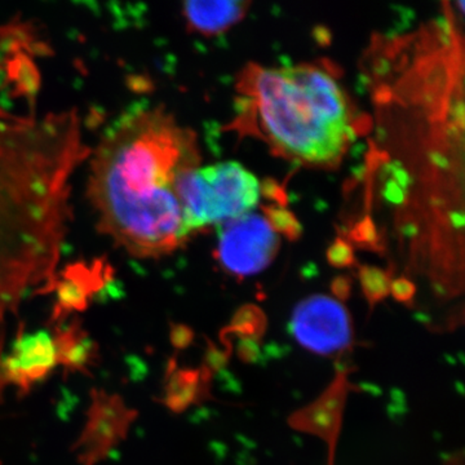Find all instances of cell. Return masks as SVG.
<instances>
[{"label": "cell", "mask_w": 465, "mask_h": 465, "mask_svg": "<svg viewBox=\"0 0 465 465\" xmlns=\"http://www.w3.org/2000/svg\"><path fill=\"white\" fill-rule=\"evenodd\" d=\"M90 154L74 110L0 108V316L56 280L73 176Z\"/></svg>", "instance_id": "1"}, {"label": "cell", "mask_w": 465, "mask_h": 465, "mask_svg": "<svg viewBox=\"0 0 465 465\" xmlns=\"http://www.w3.org/2000/svg\"><path fill=\"white\" fill-rule=\"evenodd\" d=\"M88 197L99 228L136 259H157L189 237L174 183L197 161L194 137L161 108L119 116L92 152Z\"/></svg>", "instance_id": "2"}, {"label": "cell", "mask_w": 465, "mask_h": 465, "mask_svg": "<svg viewBox=\"0 0 465 465\" xmlns=\"http://www.w3.org/2000/svg\"><path fill=\"white\" fill-rule=\"evenodd\" d=\"M246 84L262 133L283 155L331 164L344 154L354 134L351 109L329 72L308 64L256 67Z\"/></svg>", "instance_id": "3"}, {"label": "cell", "mask_w": 465, "mask_h": 465, "mask_svg": "<svg viewBox=\"0 0 465 465\" xmlns=\"http://www.w3.org/2000/svg\"><path fill=\"white\" fill-rule=\"evenodd\" d=\"M189 234L252 213L262 186L255 174L238 162H220L183 171L174 183Z\"/></svg>", "instance_id": "4"}, {"label": "cell", "mask_w": 465, "mask_h": 465, "mask_svg": "<svg viewBox=\"0 0 465 465\" xmlns=\"http://www.w3.org/2000/svg\"><path fill=\"white\" fill-rule=\"evenodd\" d=\"M217 259L225 271L237 277L264 271L280 249L273 226L255 213L226 220L217 225Z\"/></svg>", "instance_id": "5"}, {"label": "cell", "mask_w": 465, "mask_h": 465, "mask_svg": "<svg viewBox=\"0 0 465 465\" xmlns=\"http://www.w3.org/2000/svg\"><path fill=\"white\" fill-rule=\"evenodd\" d=\"M296 341L308 351L333 354L351 342V323L347 309L338 300L314 295L300 302L291 320Z\"/></svg>", "instance_id": "6"}, {"label": "cell", "mask_w": 465, "mask_h": 465, "mask_svg": "<svg viewBox=\"0 0 465 465\" xmlns=\"http://www.w3.org/2000/svg\"><path fill=\"white\" fill-rule=\"evenodd\" d=\"M58 365L56 344L51 333L18 335L7 356L0 361V381L27 391Z\"/></svg>", "instance_id": "7"}, {"label": "cell", "mask_w": 465, "mask_h": 465, "mask_svg": "<svg viewBox=\"0 0 465 465\" xmlns=\"http://www.w3.org/2000/svg\"><path fill=\"white\" fill-rule=\"evenodd\" d=\"M133 412L114 397L103 396L92 406L90 421L82 437V455L85 461L99 460L124 436Z\"/></svg>", "instance_id": "8"}, {"label": "cell", "mask_w": 465, "mask_h": 465, "mask_svg": "<svg viewBox=\"0 0 465 465\" xmlns=\"http://www.w3.org/2000/svg\"><path fill=\"white\" fill-rule=\"evenodd\" d=\"M246 2L217 0V2H188L183 15L193 29L202 34H219L234 25L246 14Z\"/></svg>", "instance_id": "9"}, {"label": "cell", "mask_w": 465, "mask_h": 465, "mask_svg": "<svg viewBox=\"0 0 465 465\" xmlns=\"http://www.w3.org/2000/svg\"><path fill=\"white\" fill-rule=\"evenodd\" d=\"M100 269L91 271L82 265L69 269L61 278L56 277L50 290H56L57 302L54 307V318L65 317L73 312L84 311L94 291V282L104 280Z\"/></svg>", "instance_id": "10"}, {"label": "cell", "mask_w": 465, "mask_h": 465, "mask_svg": "<svg viewBox=\"0 0 465 465\" xmlns=\"http://www.w3.org/2000/svg\"><path fill=\"white\" fill-rule=\"evenodd\" d=\"M342 397H344L342 390L333 388L332 391H327L326 396L322 397L320 402L314 403L298 416L296 424L320 436L321 434L332 436L341 420Z\"/></svg>", "instance_id": "11"}, {"label": "cell", "mask_w": 465, "mask_h": 465, "mask_svg": "<svg viewBox=\"0 0 465 465\" xmlns=\"http://www.w3.org/2000/svg\"><path fill=\"white\" fill-rule=\"evenodd\" d=\"M56 344L58 365L82 371L94 362V341L81 329L70 326L54 336Z\"/></svg>", "instance_id": "12"}, {"label": "cell", "mask_w": 465, "mask_h": 465, "mask_svg": "<svg viewBox=\"0 0 465 465\" xmlns=\"http://www.w3.org/2000/svg\"><path fill=\"white\" fill-rule=\"evenodd\" d=\"M361 281H362L363 291L370 302H379L388 295L391 290L390 281L387 275L379 269L366 268L361 272Z\"/></svg>", "instance_id": "13"}, {"label": "cell", "mask_w": 465, "mask_h": 465, "mask_svg": "<svg viewBox=\"0 0 465 465\" xmlns=\"http://www.w3.org/2000/svg\"><path fill=\"white\" fill-rule=\"evenodd\" d=\"M391 293L399 302H409L414 296L415 289L411 282L406 280H399L391 284Z\"/></svg>", "instance_id": "14"}, {"label": "cell", "mask_w": 465, "mask_h": 465, "mask_svg": "<svg viewBox=\"0 0 465 465\" xmlns=\"http://www.w3.org/2000/svg\"><path fill=\"white\" fill-rule=\"evenodd\" d=\"M351 253L347 246L341 243L338 246H333L330 251V262L336 266H345L351 262Z\"/></svg>", "instance_id": "15"}]
</instances>
